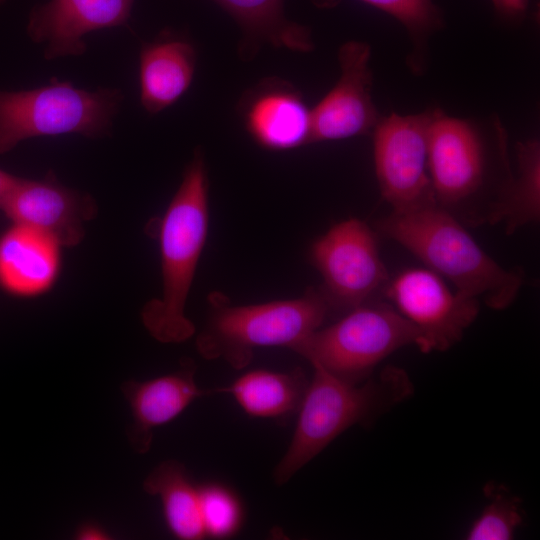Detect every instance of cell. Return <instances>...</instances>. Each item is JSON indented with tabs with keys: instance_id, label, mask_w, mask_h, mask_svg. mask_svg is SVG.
<instances>
[{
	"instance_id": "25",
	"label": "cell",
	"mask_w": 540,
	"mask_h": 540,
	"mask_svg": "<svg viewBox=\"0 0 540 540\" xmlns=\"http://www.w3.org/2000/svg\"><path fill=\"white\" fill-rule=\"evenodd\" d=\"M499 18L507 22H519L526 16L530 0H491Z\"/></svg>"
},
{
	"instance_id": "18",
	"label": "cell",
	"mask_w": 540,
	"mask_h": 540,
	"mask_svg": "<svg viewBox=\"0 0 540 540\" xmlns=\"http://www.w3.org/2000/svg\"><path fill=\"white\" fill-rule=\"evenodd\" d=\"M307 387L306 377L298 369L291 372L257 369L216 391L232 395L251 417L279 419L298 411Z\"/></svg>"
},
{
	"instance_id": "2",
	"label": "cell",
	"mask_w": 540,
	"mask_h": 540,
	"mask_svg": "<svg viewBox=\"0 0 540 540\" xmlns=\"http://www.w3.org/2000/svg\"><path fill=\"white\" fill-rule=\"evenodd\" d=\"M209 224L208 177L204 157L195 151L159 223L162 291L147 302L141 319L162 343H180L195 332L185 306L203 251Z\"/></svg>"
},
{
	"instance_id": "24",
	"label": "cell",
	"mask_w": 540,
	"mask_h": 540,
	"mask_svg": "<svg viewBox=\"0 0 540 540\" xmlns=\"http://www.w3.org/2000/svg\"><path fill=\"white\" fill-rule=\"evenodd\" d=\"M522 522L518 503L511 497L495 495L469 528V540L512 539Z\"/></svg>"
},
{
	"instance_id": "11",
	"label": "cell",
	"mask_w": 540,
	"mask_h": 540,
	"mask_svg": "<svg viewBox=\"0 0 540 540\" xmlns=\"http://www.w3.org/2000/svg\"><path fill=\"white\" fill-rule=\"evenodd\" d=\"M370 45L348 41L338 51L340 77L311 109L312 142L347 139L371 132L380 119L373 103Z\"/></svg>"
},
{
	"instance_id": "15",
	"label": "cell",
	"mask_w": 540,
	"mask_h": 540,
	"mask_svg": "<svg viewBox=\"0 0 540 540\" xmlns=\"http://www.w3.org/2000/svg\"><path fill=\"white\" fill-rule=\"evenodd\" d=\"M195 370L193 362L187 361L173 373L122 384L132 416L127 437L135 452H148L155 428L172 421L196 398L207 394L197 386Z\"/></svg>"
},
{
	"instance_id": "27",
	"label": "cell",
	"mask_w": 540,
	"mask_h": 540,
	"mask_svg": "<svg viewBox=\"0 0 540 540\" xmlns=\"http://www.w3.org/2000/svg\"><path fill=\"white\" fill-rule=\"evenodd\" d=\"M18 179V177L0 169V205L14 188Z\"/></svg>"
},
{
	"instance_id": "22",
	"label": "cell",
	"mask_w": 540,
	"mask_h": 540,
	"mask_svg": "<svg viewBox=\"0 0 540 540\" xmlns=\"http://www.w3.org/2000/svg\"><path fill=\"white\" fill-rule=\"evenodd\" d=\"M397 20L413 43L410 68L420 72L424 67V53L430 36L443 26V15L433 0H360Z\"/></svg>"
},
{
	"instance_id": "20",
	"label": "cell",
	"mask_w": 540,
	"mask_h": 540,
	"mask_svg": "<svg viewBox=\"0 0 540 540\" xmlns=\"http://www.w3.org/2000/svg\"><path fill=\"white\" fill-rule=\"evenodd\" d=\"M516 153L517 175L487 217L489 223H502L507 234L540 217V143L537 139L518 142Z\"/></svg>"
},
{
	"instance_id": "1",
	"label": "cell",
	"mask_w": 540,
	"mask_h": 540,
	"mask_svg": "<svg viewBox=\"0 0 540 540\" xmlns=\"http://www.w3.org/2000/svg\"><path fill=\"white\" fill-rule=\"evenodd\" d=\"M380 230L448 279L460 294L495 310L510 306L523 284L520 271L503 268L436 200L392 213Z\"/></svg>"
},
{
	"instance_id": "13",
	"label": "cell",
	"mask_w": 540,
	"mask_h": 540,
	"mask_svg": "<svg viewBox=\"0 0 540 540\" xmlns=\"http://www.w3.org/2000/svg\"><path fill=\"white\" fill-rule=\"evenodd\" d=\"M134 0H50L29 15L27 32L44 46V57L78 56L86 51L84 37L117 27L130 18Z\"/></svg>"
},
{
	"instance_id": "10",
	"label": "cell",
	"mask_w": 540,
	"mask_h": 540,
	"mask_svg": "<svg viewBox=\"0 0 540 540\" xmlns=\"http://www.w3.org/2000/svg\"><path fill=\"white\" fill-rule=\"evenodd\" d=\"M0 210L13 224L30 227L64 247L78 245L85 224L98 213L91 195L63 185L53 173L39 180L19 178Z\"/></svg>"
},
{
	"instance_id": "17",
	"label": "cell",
	"mask_w": 540,
	"mask_h": 540,
	"mask_svg": "<svg viewBox=\"0 0 540 540\" xmlns=\"http://www.w3.org/2000/svg\"><path fill=\"white\" fill-rule=\"evenodd\" d=\"M59 247L48 236L13 224L0 237V286L21 297L42 293L56 277Z\"/></svg>"
},
{
	"instance_id": "5",
	"label": "cell",
	"mask_w": 540,
	"mask_h": 540,
	"mask_svg": "<svg viewBox=\"0 0 540 540\" xmlns=\"http://www.w3.org/2000/svg\"><path fill=\"white\" fill-rule=\"evenodd\" d=\"M122 101L118 89L86 90L57 79L35 89L0 91V154L33 137L107 136Z\"/></svg>"
},
{
	"instance_id": "28",
	"label": "cell",
	"mask_w": 540,
	"mask_h": 540,
	"mask_svg": "<svg viewBox=\"0 0 540 540\" xmlns=\"http://www.w3.org/2000/svg\"><path fill=\"white\" fill-rule=\"evenodd\" d=\"M4 0H0V3L3 2Z\"/></svg>"
},
{
	"instance_id": "8",
	"label": "cell",
	"mask_w": 540,
	"mask_h": 540,
	"mask_svg": "<svg viewBox=\"0 0 540 540\" xmlns=\"http://www.w3.org/2000/svg\"><path fill=\"white\" fill-rule=\"evenodd\" d=\"M329 304L354 308L388 280L371 229L349 218L331 227L311 248Z\"/></svg>"
},
{
	"instance_id": "3",
	"label": "cell",
	"mask_w": 540,
	"mask_h": 540,
	"mask_svg": "<svg viewBox=\"0 0 540 540\" xmlns=\"http://www.w3.org/2000/svg\"><path fill=\"white\" fill-rule=\"evenodd\" d=\"M314 375L298 409L290 445L273 472L282 485L352 425L389 408L412 391L407 375L390 368L363 385L312 364Z\"/></svg>"
},
{
	"instance_id": "7",
	"label": "cell",
	"mask_w": 540,
	"mask_h": 540,
	"mask_svg": "<svg viewBox=\"0 0 540 540\" xmlns=\"http://www.w3.org/2000/svg\"><path fill=\"white\" fill-rule=\"evenodd\" d=\"M432 110L380 117L373 131L376 177L384 200L401 211L436 200L428 173Z\"/></svg>"
},
{
	"instance_id": "19",
	"label": "cell",
	"mask_w": 540,
	"mask_h": 540,
	"mask_svg": "<svg viewBox=\"0 0 540 540\" xmlns=\"http://www.w3.org/2000/svg\"><path fill=\"white\" fill-rule=\"evenodd\" d=\"M143 489L160 498L167 527L175 537L182 540L205 537L199 487L193 485L181 463L167 460L156 466L144 480Z\"/></svg>"
},
{
	"instance_id": "12",
	"label": "cell",
	"mask_w": 540,
	"mask_h": 540,
	"mask_svg": "<svg viewBox=\"0 0 540 540\" xmlns=\"http://www.w3.org/2000/svg\"><path fill=\"white\" fill-rule=\"evenodd\" d=\"M428 173L439 204L458 203L479 188L484 175V151L472 123L432 110Z\"/></svg>"
},
{
	"instance_id": "4",
	"label": "cell",
	"mask_w": 540,
	"mask_h": 540,
	"mask_svg": "<svg viewBox=\"0 0 540 540\" xmlns=\"http://www.w3.org/2000/svg\"><path fill=\"white\" fill-rule=\"evenodd\" d=\"M329 305L324 294L313 290L288 300L239 306L220 303L198 335L197 349L206 359L223 358L240 369L250 363L257 348L294 350L320 328Z\"/></svg>"
},
{
	"instance_id": "6",
	"label": "cell",
	"mask_w": 540,
	"mask_h": 540,
	"mask_svg": "<svg viewBox=\"0 0 540 540\" xmlns=\"http://www.w3.org/2000/svg\"><path fill=\"white\" fill-rule=\"evenodd\" d=\"M410 344L421 350L422 338L397 310L362 303L331 326L314 331L294 351L311 364L356 382L383 358Z\"/></svg>"
},
{
	"instance_id": "26",
	"label": "cell",
	"mask_w": 540,
	"mask_h": 540,
	"mask_svg": "<svg viewBox=\"0 0 540 540\" xmlns=\"http://www.w3.org/2000/svg\"><path fill=\"white\" fill-rule=\"evenodd\" d=\"M75 536L79 540H105L110 538L108 532L94 522L83 523L77 529Z\"/></svg>"
},
{
	"instance_id": "9",
	"label": "cell",
	"mask_w": 540,
	"mask_h": 540,
	"mask_svg": "<svg viewBox=\"0 0 540 540\" xmlns=\"http://www.w3.org/2000/svg\"><path fill=\"white\" fill-rule=\"evenodd\" d=\"M397 311L420 333L423 352L458 342L479 312V301L452 291L430 269H407L387 287Z\"/></svg>"
},
{
	"instance_id": "16",
	"label": "cell",
	"mask_w": 540,
	"mask_h": 540,
	"mask_svg": "<svg viewBox=\"0 0 540 540\" xmlns=\"http://www.w3.org/2000/svg\"><path fill=\"white\" fill-rule=\"evenodd\" d=\"M196 51L186 39L163 32L142 46L139 55L140 102L156 114L178 101L190 87Z\"/></svg>"
},
{
	"instance_id": "23",
	"label": "cell",
	"mask_w": 540,
	"mask_h": 540,
	"mask_svg": "<svg viewBox=\"0 0 540 540\" xmlns=\"http://www.w3.org/2000/svg\"><path fill=\"white\" fill-rule=\"evenodd\" d=\"M200 513L205 536L224 538L234 535L243 520L237 495L219 483L199 487Z\"/></svg>"
},
{
	"instance_id": "14",
	"label": "cell",
	"mask_w": 540,
	"mask_h": 540,
	"mask_svg": "<svg viewBox=\"0 0 540 540\" xmlns=\"http://www.w3.org/2000/svg\"><path fill=\"white\" fill-rule=\"evenodd\" d=\"M242 118L262 148L287 151L312 142V112L302 95L280 80L258 85L244 100Z\"/></svg>"
},
{
	"instance_id": "21",
	"label": "cell",
	"mask_w": 540,
	"mask_h": 540,
	"mask_svg": "<svg viewBox=\"0 0 540 540\" xmlns=\"http://www.w3.org/2000/svg\"><path fill=\"white\" fill-rule=\"evenodd\" d=\"M212 1L232 16L248 38L298 52L314 48L310 29L286 19L284 0Z\"/></svg>"
}]
</instances>
